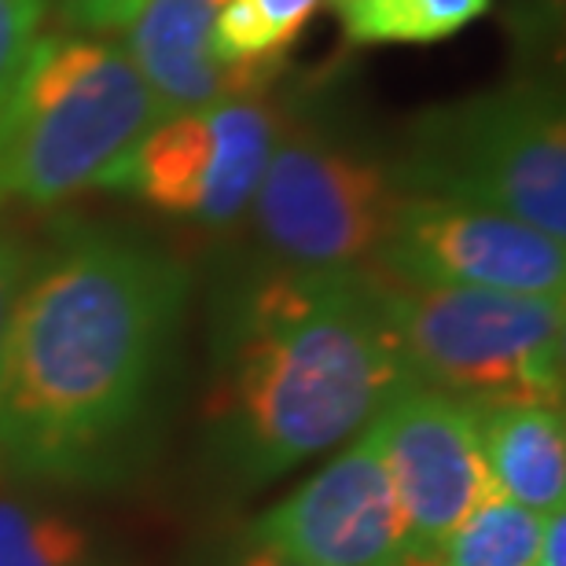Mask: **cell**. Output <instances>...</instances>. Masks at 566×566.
Returning <instances> with one entry per match:
<instances>
[{"mask_svg":"<svg viewBox=\"0 0 566 566\" xmlns=\"http://www.w3.org/2000/svg\"><path fill=\"white\" fill-rule=\"evenodd\" d=\"M185 298L188 269L133 235H74L30 269L0 349V463L44 482L111 468Z\"/></svg>","mask_w":566,"mask_h":566,"instance_id":"1","label":"cell"},{"mask_svg":"<svg viewBox=\"0 0 566 566\" xmlns=\"http://www.w3.org/2000/svg\"><path fill=\"white\" fill-rule=\"evenodd\" d=\"M409 382L365 269L258 276L232 305L218 420L235 471L273 482L335 449Z\"/></svg>","mask_w":566,"mask_h":566,"instance_id":"2","label":"cell"},{"mask_svg":"<svg viewBox=\"0 0 566 566\" xmlns=\"http://www.w3.org/2000/svg\"><path fill=\"white\" fill-rule=\"evenodd\" d=\"M158 118L122 44L41 38L0 107V207H52L96 188Z\"/></svg>","mask_w":566,"mask_h":566,"instance_id":"3","label":"cell"},{"mask_svg":"<svg viewBox=\"0 0 566 566\" xmlns=\"http://www.w3.org/2000/svg\"><path fill=\"white\" fill-rule=\"evenodd\" d=\"M405 376L449 398L563 401V294L430 287L376 273Z\"/></svg>","mask_w":566,"mask_h":566,"instance_id":"4","label":"cell"},{"mask_svg":"<svg viewBox=\"0 0 566 566\" xmlns=\"http://www.w3.org/2000/svg\"><path fill=\"white\" fill-rule=\"evenodd\" d=\"M390 166L405 196L474 202L566 240V118L552 85L515 82L427 111Z\"/></svg>","mask_w":566,"mask_h":566,"instance_id":"5","label":"cell"},{"mask_svg":"<svg viewBox=\"0 0 566 566\" xmlns=\"http://www.w3.org/2000/svg\"><path fill=\"white\" fill-rule=\"evenodd\" d=\"M394 166L316 126L280 129L251 199L265 251L291 269H365L398 218Z\"/></svg>","mask_w":566,"mask_h":566,"instance_id":"6","label":"cell"},{"mask_svg":"<svg viewBox=\"0 0 566 566\" xmlns=\"http://www.w3.org/2000/svg\"><path fill=\"white\" fill-rule=\"evenodd\" d=\"M280 129V111L262 96L166 115L96 188L129 191L174 218L224 229L251 210Z\"/></svg>","mask_w":566,"mask_h":566,"instance_id":"7","label":"cell"},{"mask_svg":"<svg viewBox=\"0 0 566 566\" xmlns=\"http://www.w3.org/2000/svg\"><path fill=\"white\" fill-rule=\"evenodd\" d=\"M387 463L409 530L405 566H434L441 545L496 490L479 412L423 382H401L365 423Z\"/></svg>","mask_w":566,"mask_h":566,"instance_id":"8","label":"cell"},{"mask_svg":"<svg viewBox=\"0 0 566 566\" xmlns=\"http://www.w3.org/2000/svg\"><path fill=\"white\" fill-rule=\"evenodd\" d=\"M382 273L430 287L563 294L566 247L512 213L441 196H405L379 251Z\"/></svg>","mask_w":566,"mask_h":566,"instance_id":"9","label":"cell"},{"mask_svg":"<svg viewBox=\"0 0 566 566\" xmlns=\"http://www.w3.org/2000/svg\"><path fill=\"white\" fill-rule=\"evenodd\" d=\"M251 541L305 566H405L409 530L371 430L269 507Z\"/></svg>","mask_w":566,"mask_h":566,"instance_id":"10","label":"cell"},{"mask_svg":"<svg viewBox=\"0 0 566 566\" xmlns=\"http://www.w3.org/2000/svg\"><path fill=\"white\" fill-rule=\"evenodd\" d=\"M229 0H147L126 27V55L151 88L158 115H180L262 96L273 82L258 71H235L213 60L210 27Z\"/></svg>","mask_w":566,"mask_h":566,"instance_id":"11","label":"cell"},{"mask_svg":"<svg viewBox=\"0 0 566 566\" xmlns=\"http://www.w3.org/2000/svg\"><path fill=\"white\" fill-rule=\"evenodd\" d=\"M496 490L534 512H556L566 496L563 409L545 401L474 405Z\"/></svg>","mask_w":566,"mask_h":566,"instance_id":"12","label":"cell"},{"mask_svg":"<svg viewBox=\"0 0 566 566\" xmlns=\"http://www.w3.org/2000/svg\"><path fill=\"white\" fill-rule=\"evenodd\" d=\"M324 0H229L210 27L213 60L276 77L291 44Z\"/></svg>","mask_w":566,"mask_h":566,"instance_id":"13","label":"cell"},{"mask_svg":"<svg viewBox=\"0 0 566 566\" xmlns=\"http://www.w3.org/2000/svg\"><path fill=\"white\" fill-rule=\"evenodd\" d=\"M493 0H332L354 44H434L482 19Z\"/></svg>","mask_w":566,"mask_h":566,"instance_id":"14","label":"cell"},{"mask_svg":"<svg viewBox=\"0 0 566 566\" xmlns=\"http://www.w3.org/2000/svg\"><path fill=\"white\" fill-rule=\"evenodd\" d=\"M548 512L493 493L441 545L434 566H537L541 530Z\"/></svg>","mask_w":566,"mask_h":566,"instance_id":"15","label":"cell"},{"mask_svg":"<svg viewBox=\"0 0 566 566\" xmlns=\"http://www.w3.org/2000/svg\"><path fill=\"white\" fill-rule=\"evenodd\" d=\"M93 537L49 507L0 496V566H88Z\"/></svg>","mask_w":566,"mask_h":566,"instance_id":"16","label":"cell"},{"mask_svg":"<svg viewBox=\"0 0 566 566\" xmlns=\"http://www.w3.org/2000/svg\"><path fill=\"white\" fill-rule=\"evenodd\" d=\"M49 0H0V107L19 85L33 44L41 41V22Z\"/></svg>","mask_w":566,"mask_h":566,"instance_id":"17","label":"cell"},{"mask_svg":"<svg viewBox=\"0 0 566 566\" xmlns=\"http://www.w3.org/2000/svg\"><path fill=\"white\" fill-rule=\"evenodd\" d=\"M147 0H63V22L82 33L126 30Z\"/></svg>","mask_w":566,"mask_h":566,"instance_id":"18","label":"cell"},{"mask_svg":"<svg viewBox=\"0 0 566 566\" xmlns=\"http://www.w3.org/2000/svg\"><path fill=\"white\" fill-rule=\"evenodd\" d=\"M27 276H30V251L22 247L19 235L0 229V349H4L11 313H15V302Z\"/></svg>","mask_w":566,"mask_h":566,"instance_id":"19","label":"cell"},{"mask_svg":"<svg viewBox=\"0 0 566 566\" xmlns=\"http://www.w3.org/2000/svg\"><path fill=\"white\" fill-rule=\"evenodd\" d=\"M563 541H566V512L545 515V530H541V548H537V566H566L563 563Z\"/></svg>","mask_w":566,"mask_h":566,"instance_id":"20","label":"cell"},{"mask_svg":"<svg viewBox=\"0 0 566 566\" xmlns=\"http://www.w3.org/2000/svg\"><path fill=\"white\" fill-rule=\"evenodd\" d=\"M232 566H305L302 559L287 556V552H276L269 545H258V541H251V548L243 552V556H235Z\"/></svg>","mask_w":566,"mask_h":566,"instance_id":"21","label":"cell"}]
</instances>
